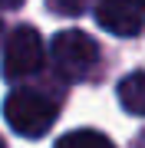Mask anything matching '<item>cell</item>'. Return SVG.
I'll return each instance as SVG.
<instances>
[{"instance_id": "6da1fadb", "label": "cell", "mask_w": 145, "mask_h": 148, "mask_svg": "<svg viewBox=\"0 0 145 148\" xmlns=\"http://www.w3.org/2000/svg\"><path fill=\"white\" fill-rule=\"evenodd\" d=\"M3 119L16 135L40 138L56 125L59 102L49 99L46 92H36V89H13L3 102Z\"/></svg>"}, {"instance_id": "52a82bcc", "label": "cell", "mask_w": 145, "mask_h": 148, "mask_svg": "<svg viewBox=\"0 0 145 148\" xmlns=\"http://www.w3.org/2000/svg\"><path fill=\"white\" fill-rule=\"evenodd\" d=\"M86 3H89V0H46V7H49L53 13H59V16H76V13H82Z\"/></svg>"}, {"instance_id": "5b68a950", "label": "cell", "mask_w": 145, "mask_h": 148, "mask_svg": "<svg viewBox=\"0 0 145 148\" xmlns=\"http://www.w3.org/2000/svg\"><path fill=\"white\" fill-rule=\"evenodd\" d=\"M119 102L129 115H145V69L129 73L119 82Z\"/></svg>"}, {"instance_id": "ba28073f", "label": "cell", "mask_w": 145, "mask_h": 148, "mask_svg": "<svg viewBox=\"0 0 145 148\" xmlns=\"http://www.w3.org/2000/svg\"><path fill=\"white\" fill-rule=\"evenodd\" d=\"M23 3V0H0V7H10V10H13V7H20Z\"/></svg>"}, {"instance_id": "9c48e42d", "label": "cell", "mask_w": 145, "mask_h": 148, "mask_svg": "<svg viewBox=\"0 0 145 148\" xmlns=\"http://www.w3.org/2000/svg\"><path fill=\"white\" fill-rule=\"evenodd\" d=\"M132 148H145V132H142V135H139V138L132 142Z\"/></svg>"}, {"instance_id": "30bf717a", "label": "cell", "mask_w": 145, "mask_h": 148, "mask_svg": "<svg viewBox=\"0 0 145 148\" xmlns=\"http://www.w3.org/2000/svg\"><path fill=\"white\" fill-rule=\"evenodd\" d=\"M0 148H3V138H0Z\"/></svg>"}, {"instance_id": "8992f818", "label": "cell", "mask_w": 145, "mask_h": 148, "mask_svg": "<svg viewBox=\"0 0 145 148\" xmlns=\"http://www.w3.org/2000/svg\"><path fill=\"white\" fill-rule=\"evenodd\" d=\"M56 148H115V145H112L109 135L96 132V128H76V132L59 138Z\"/></svg>"}, {"instance_id": "3957f363", "label": "cell", "mask_w": 145, "mask_h": 148, "mask_svg": "<svg viewBox=\"0 0 145 148\" xmlns=\"http://www.w3.org/2000/svg\"><path fill=\"white\" fill-rule=\"evenodd\" d=\"M46 59L43 40L33 27H16L7 36V49H3V76L7 79H27L33 76Z\"/></svg>"}, {"instance_id": "7a4b0ae2", "label": "cell", "mask_w": 145, "mask_h": 148, "mask_svg": "<svg viewBox=\"0 0 145 148\" xmlns=\"http://www.w3.org/2000/svg\"><path fill=\"white\" fill-rule=\"evenodd\" d=\"M49 56H53L56 73L66 82H82L92 76V69L99 66L102 49L99 43L82 30H59L53 43H49Z\"/></svg>"}, {"instance_id": "277c9868", "label": "cell", "mask_w": 145, "mask_h": 148, "mask_svg": "<svg viewBox=\"0 0 145 148\" xmlns=\"http://www.w3.org/2000/svg\"><path fill=\"white\" fill-rule=\"evenodd\" d=\"M96 23L112 36H139L145 30V0H99Z\"/></svg>"}]
</instances>
